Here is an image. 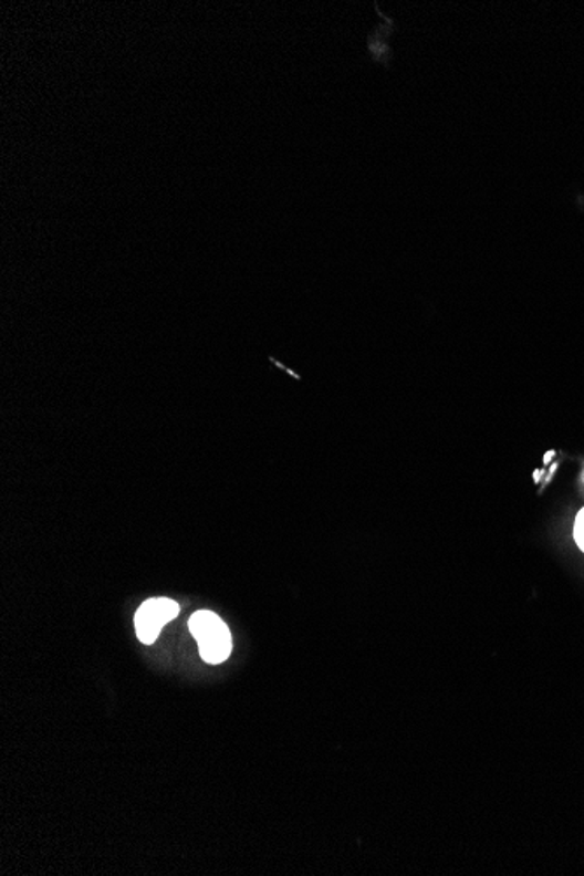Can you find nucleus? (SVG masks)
<instances>
[{"instance_id": "obj_1", "label": "nucleus", "mask_w": 584, "mask_h": 876, "mask_svg": "<svg viewBox=\"0 0 584 876\" xmlns=\"http://www.w3.org/2000/svg\"><path fill=\"white\" fill-rule=\"evenodd\" d=\"M189 630L197 639L200 656L210 665H219L230 658L233 649L231 632L212 611H198L189 619Z\"/></svg>"}, {"instance_id": "obj_2", "label": "nucleus", "mask_w": 584, "mask_h": 876, "mask_svg": "<svg viewBox=\"0 0 584 876\" xmlns=\"http://www.w3.org/2000/svg\"><path fill=\"white\" fill-rule=\"evenodd\" d=\"M179 613V604L170 598H150L144 602L135 614L138 640L147 646L155 644L161 628L171 619H176Z\"/></svg>"}, {"instance_id": "obj_3", "label": "nucleus", "mask_w": 584, "mask_h": 876, "mask_svg": "<svg viewBox=\"0 0 584 876\" xmlns=\"http://www.w3.org/2000/svg\"><path fill=\"white\" fill-rule=\"evenodd\" d=\"M376 13L384 20L380 27H376L373 32L367 35V53L372 56L373 62L380 63L385 69H388L393 62V50L388 46V38L394 34L396 30V21L390 17H385L380 8L375 2Z\"/></svg>"}, {"instance_id": "obj_4", "label": "nucleus", "mask_w": 584, "mask_h": 876, "mask_svg": "<svg viewBox=\"0 0 584 876\" xmlns=\"http://www.w3.org/2000/svg\"><path fill=\"white\" fill-rule=\"evenodd\" d=\"M574 538H576L577 546L584 551V510H581L580 514H577Z\"/></svg>"}]
</instances>
